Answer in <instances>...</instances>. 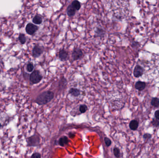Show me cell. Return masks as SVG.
<instances>
[{"label":"cell","instance_id":"277c9868","mask_svg":"<svg viewBox=\"0 0 159 158\" xmlns=\"http://www.w3.org/2000/svg\"><path fill=\"white\" fill-rule=\"evenodd\" d=\"M44 48L43 46L35 45L32 50V55L35 58L39 57L43 53Z\"/></svg>","mask_w":159,"mask_h":158},{"label":"cell","instance_id":"8fae6325","mask_svg":"<svg viewBox=\"0 0 159 158\" xmlns=\"http://www.w3.org/2000/svg\"><path fill=\"white\" fill-rule=\"evenodd\" d=\"M146 84L144 82H142L139 81L138 82H137L135 84V88L136 89L140 90V91H142L145 89V88H146Z\"/></svg>","mask_w":159,"mask_h":158},{"label":"cell","instance_id":"7402d4cb","mask_svg":"<svg viewBox=\"0 0 159 158\" xmlns=\"http://www.w3.org/2000/svg\"><path fill=\"white\" fill-rule=\"evenodd\" d=\"M113 153L116 158H119L120 157V151L118 148L115 147L113 149Z\"/></svg>","mask_w":159,"mask_h":158},{"label":"cell","instance_id":"8992f818","mask_svg":"<svg viewBox=\"0 0 159 158\" xmlns=\"http://www.w3.org/2000/svg\"><path fill=\"white\" fill-rule=\"evenodd\" d=\"M38 26L31 23H29L27 25L26 31L28 34L33 35L38 30Z\"/></svg>","mask_w":159,"mask_h":158},{"label":"cell","instance_id":"4316f807","mask_svg":"<svg viewBox=\"0 0 159 158\" xmlns=\"http://www.w3.org/2000/svg\"><path fill=\"white\" fill-rule=\"evenodd\" d=\"M154 115L156 119H157L159 121V110H157L154 113Z\"/></svg>","mask_w":159,"mask_h":158},{"label":"cell","instance_id":"30bf717a","mask_svg":"<svg viewBox=\"0 0 159 158\" xmlns=\"http://www.w3.org/2000/svg\"><path fill=\"white\" fill-rule=\"evenodd\" d=\"M76 10L74 9L72 6L70 4L67 7V14L69 17H72L75 16L76 14Z\"/></svg>","mask_w":159,"mask_h":158},{"label":"cell","instance_id":"5bb4252c","mask_svg":"<svg viewBox=\"0 0 159 158\" xmlns=\"http://www.w3.org/2000/svg\"><path fill=\"white\" fill-rule=\"evenodd\" d=\"M32 21L35 24L40 25L42 22V18L40 15H36L33 18Z\"/></svg>","mask_w":159,"mask_h":158},{"label":"cell","instance_id":"9a60e30c","mask_svg":"<svg viewBox=\"0 0 159 158\" xmlns=\"http://www.w3.org/2000/svg\"><path fill=\"white\" fill-rule=\"evenodd\" d=\"M139 125L138 121L136 120H132L129 123L130 129L132 130H136L138 129Z\"/></svg>","mask_w":159,"mask_h":158},{"label":"cell","instance_id":"7c38bea8","mask_svg":"<svg viewBox=\"0 0 159 158\" xmlns=\"http://www.w3.org/2000/svg\"><path fill=\"white\" fill-rule=\"evenodd\" d=\"M80 90L77 88H72L69 90V93L70 95H72L74 97H77L80 95Z\"/></svg>","mask_w":159,"mask_h":158},{"label":"cell","instance_id":"603a6c76","mask_svg":"<svg viewBox=\"0 0 159 158\" xmlns=\"http://www.w3.org/2000/svg\"><path fill=\"white\" fill-rule=\"evenodd\" d=\"M152 124L153 126L158 127L159 126V121L156 119H153L152 121Z\"/></svg>","mask_w":159,"mask_h":158},{"label":"cell","instance_id":"2e32d148","mask_svg":"<svg viewBox=\"0 0 159 158\" xmlns=\"http://www.w3.org/2000/svg\"><path fill=\"white\" fill-rule=\"evenodd\" d=\"M95 33L96 36H98L100 37H103L105 35V31L103 29L99 27H97L96 29Z\"/></svg>","mask_w":159,"mask_h":158},{"label":"cell","instance_id":"6da1fadb","mask_svg":"<svg viewBox=\"0 0 159 158\" xmlns=\"http://www.w3.org/2000/svg\"><path fill=\"white\" fill-rule=\"evenodd\" d=\"M54 98V93L48 90L44 91L38 96L35 100V103L39 105H43L49 103Z\"/></svg>","mask_w":159,"mask_h":158},{"label":"cell","instance_id":"5b68a950","mask_svg":"<svg viewBox=\"0 0 159 158\" xmlns=\"http://www.w3.org/2000/svg\"><path fill=\"white\" fill-rule=\"evenodd\" d=\"M28 146H36L40 142V139L37 135H33L27 139Z\"/></svg>","mask_w":159,"mask_h":158},{"label":"cell","instance_id":"cb8c5ba5","mask_svg":"<svg viewBox=\"0 0 159 158\" xmlns=\"http://www.w3.org/2000/svg\"><path fill=\"white\" fill-rule=\"evenodd\" d=\"M104 141H105V143L106 145H107V147H109L110 145H111L112 142H111V141L110 140V139H109V138H107V137H105V139H104Z\"/></svg>","mask_w":159,"mask_h":158},{"label":"cell","instance_id":"484cf974","mask_svg":"<svg viewBox=\"0 0 159 158\" xmlns=\"http://www.w3.org/2000/svg\"><path fill=\"white\" fill-rule=\"evenodd\" d=\"M151 137L152 135L149 134H145L143 135V138L145 139H149L150 138H151Z\"/></svg>","mask_w":159,"mask_h":158},{"label":"cell","instance_id":"4fadbf2b","mask_svg":"<svg viewBox=\"0 0 159 158\" xmlns=\"http://www.w3.org/2000/svg\"><path fill=\"white\" fill-rule=\"evenodd\" d=\"M69 139L66 136H63L60 138L59 140V144L61 147H64L69 143Z\"/></svg>","mask_w":159,"mask_h":158},{"label":"cell","instance_id":"e0dca14e","mask_svg":"<svg viewBox=\"0 0 159 158\" xmlns=\"http://www.w3.org/2000/svg\"><path fill=\"white\" fill-rule=\"evenodd\" d=\"M71 5L76 11L79 10L81 8V4L78 1H76V0L73 1L71 4Z\"/></svg>","mask_w":159,"mask_h":158},{"label":"cell","instance_id":"52a82bcc","mask_svg":"<svg viewBox=\"0 0 159 158\" xmlns=\"http://www.w3.org/2000/svg\"><path fill=\"white\" fill-rule=\"evenodd\" d=\"M59 58L61 61H66L69 58V53L65 49H61L59 52Z\"/></svg>","mask_w":159,"mask_h":158},{"label":"cell","instance_id":"9c48e42d","mask_svg":"<svg viewBox=\"0 0 159 158\" xmlns=\"http://www.w3.org/2000/svg\"><path fill=\"white\" fill-rule=\"evenodd\" d=\"M67 79L64 77H62L61 78L59 82L58 87L60 89H64L66 87H67Z\"/></svg>","mask_w":159,"mask_h":158},{"label":"cell","instance_id":"83f0119b","mask_svg":"<svg viewBox=\"0 0 159 158\" xmlns=\"http://www.w3.org/2000/svg\"><path fill=\"white\" fill-rule=\"evenodd\" d=\"M1 127H2V124H1V123H0V128H1Z\"/></svg>","mask_w":159,"mask_h":158},{"label":"cell","instance_id":"44dd1931","mask_svg":"<svg viewBox=\"0 0 159 158\" xmlns=\"http://www.w3.org/2000/svg\"><path fill=\"white\" fill-rule=\"evenodd\" d=\"M34 69V66L32 63H29L27 66V70L29 72H32Z\"/></svg>","mask_w":159,"mask_h":158},{"label":"cell","instance_id":"ffe728a7","mask_svg":"<svg viewBox=\"0 0 159 158\" xmlns=\"http://www.w3.org/2000/svg\"><path fill=\"white\" fill-rule=\"evenodd\" d=\"M87 109V106L85 104H82L79 107V110H80V111L81 112V113H84L85 112H86V111Z\"/></svg>","mask_w":159,"mask_h":158},{"label":"cell","instance_id":"d6986e66","mask_svg":"<svg viewBox=\"0 0 159 158\" xmlns=\"http://www.w3.org/2000/svg\"><path fill=\"white\" fill-rule=\"evenodd\" d=\"M19 40L21 44H24L26 42V38L25 35L20 34L19 36Z\"/></svg>","mask_w":159,"mask_h":158},{"label":"cell","instance_id":"7a4b0ae2","mask_svg":"<svg viewBox=\"0 0 159 158\" xmlns=\"http://www.w3.org/2000/svg\"><path fill=\"white\" fill-rule=\"evenodd\" d=\"M42 76L41 75L40 71L38 70H35L32 72L30 75V81L33 84H36L41 82L42 79Z\"/></svg>","mask_w":159,"mask_h":158},{"label":"cell","instance_id":"ba28073f","mask_svg":"<svg viewBox=\"0 0 159 158\" xmlns=\"http://www.w3.org/2000/svg\"><path fill=\"white\" fill-rule=\"evenodd\" d=\"M133 75L135 78H139L142 76L144 73V69L139 65H136L133 70Z\"/></svg>","mask_w":159,"mask_h":158},{"label":"cell","instance_id":"3957f363","mask_svg":"<svg viewBox=\"0 0 159 158\" xmlns=\"http://www.w3.org/2000/svg\"><path fill=\"white\" fill-rule=\"evenodd\" d=\"M84 57V53L80 48H75L72 52V57L74 61H77L81 59Z\"/></svg>","mask_w":159,"mask_h":158},{"label":"cell","instance_id":"d4e9b609","mask_svg":"<svg viewBox=\"0 0 159 158\" xmlns=\"http://www.w3.org/2000/svg\"><path fill=\"white\" fill-rule=\"evenodd\" d=\"M31 158H41V155L38 152H35L32 154Z\"/></svg>","mask_w":159,"mask_h":158},{"label":"cell","instance_id":"ac0fdd59","mask_svg":"<svg viewBox=\"0 0 159 158\" xmlns=\"http://www.w3.org/2000/svg\"><path fill=\"white\" fill-rule=\"evenodd\" d=\"M151 104L155 108L159 107V99L157 98H153L151 101Z\"/></svg>","mask_w":159,"mask_h":158}]
</instances>
